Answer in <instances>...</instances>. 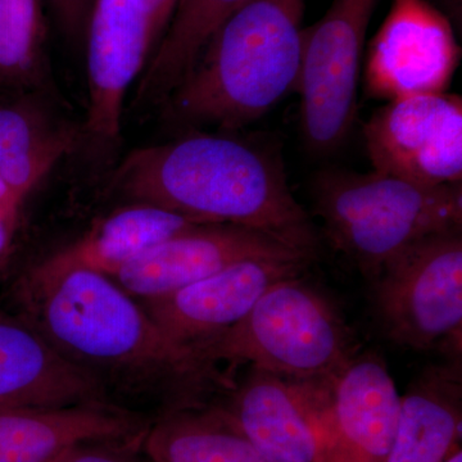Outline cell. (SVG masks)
<instances>
[{
	"label": "cell",
	"mask_w": 462,
	"mask_h": 462,
	"mask_svg": "<svg viewBox=\"0 0 462 462\" xmlns=\"http://www.w3.org/2000/svg\"><path fill=\"white\" fill-rule=\"evenodd\" d=\"M17 214L0 209V269L7 263L14 247Z\"/></svg>",
	"instance_id": "484cf974"
},
{
	"label": "cell",
	"mask_w": 462,
	"mask_h": 462,
	"mask_svg": "<svg viewBox=\"0 0 462 462\" xmlns=\"http://www.w3.org/2000/svg\"><path fill=\"white\" fill-rule=\"evenodd\" d=\"M149 427L115 403L0 409V462H50L78 443L129 439Z\"/></svg>",
	"instance_id": "2e32d148"
},
{
	"label": "cell",
	"mask_w": 462,
	"mask_h": 462,
	"mask_svg": "<svg viewBox=\"0 0 462 462\" xmlns=\"http://www.w3.org/2000/svg\"><path fill=\"white\" fill-rule=\"evenodd\" d=\"M216 406L269 462H329L321 380L298 382L252 367Z\"/></svg>",
	"instance_id": "30bf717a"
},
{
	"label": "cell",
	"mask_w": 462,
	"mask_h": 462,
	"mask_svg": "<svg viewBox=\"0 0 462 462\" xmlns=\"http://www.w3.org/2000/svg\"><path fill=\"white\" fill-rule=\"evenodd\" d=\"M93 0H48L58 25L69 41L79 42L88 32Z\"/></svg>",
	"instance_id": "cb8c5ba5"
},
{
	"label": "cell",
	"mask_w": 462,
	"mask_h": 462,
	"mask_svg": "<svg viewBox=\"0 0 462 462\" xmlns=\"http://www.w3.org/2000/svg\"><path fill=\"white\" fill-rule=\"evenodd\" d=\"M364 141L376 171L425 185L461 182V97L389 100L365 124Z\"/></svg>",
	"instance_id": "ba28073f"
},
{
	"label": "cell",
	"mask_w": 462,
	"mask_h": 462,
	"mask_svg": "<svg viewBox=\"0 0 462 462\" xmlns=\"http://www.w3.org/2000/svg\"><path fill=\"white\" fill-rule=\"evenodd\" d=\"M460 60V45L442 12L427 0H393L367 50L365 91L387 102L446 93Z\"/></svg>",
	"instance_id": "9c48e42d"
},
{
	"label": "cell",
	"mask_w": 462,
	"mask_h": 462,
	"mask_svg": "<svg viewBox=\"0 0 462 462\" xmlns=\"http://www.w3.org/2000/svg\"><path fill=\"white\" fill-rule=\"evenodd\" d=\"M83 133L35 108H0V179L23 202Z\"/></svg>",
	"instance_id": "44dd1931"
},
{
	"label": "cell",
	"mask_w": 462,
	"mask_h": 462,
	"mask_svg": "<svg viewBox=\"0 0 462 462\" xmlns=\"http://www.w3.org/2000/svg\"><path fill=\"white\" fill-rule=\"evenodd\" d=\"M143 448L152 462H269L216 407L194 404L151 424Z\"/></svg>",
	"instance_id": "d6986e66"
},
{
	"label": "cell",
	"mask_w": 462,
	"mask_h": 462,
	"mask_svg": "<svg viewBox=\"0 0 462 462\" xmlns=\"http://www.w3.org/2000/svg\"><path fill=\"white\" fill-rule=\"evenodd\" d=\"M87 35L89 108L81 133L107 151L118 144L127 90L154 44L141 0H93Z\"/></svg>",
	"instance_id": "7c38bea8"
},
{
	"label": "cell",
	"mask_w": 462,
	"mask_h": 462,
	"mask_svg": "<svg viewBox=\"0 0 462 462\" xmlns=\"http://www.w3.org/2000/svg\"><path fill=\"white\" fill-rule=\"evenodd\" d=\"M443 462H462V451L461 448L455 449L448 457Z\"/></svg>",
	"instance_id": "83f0119b"
},
{
	"label": "cell",
	"mask_w": 462,
	"mask_h": 462,
	"mask_svg": "<svg viewBox=\"0 0 462 462\" xmlns=\"http://www.w3.org/2000/svg\"><path fill=\"white\" fill-rule=\"evenodd\" d=\"M193 348L211 365L251 364L298 382L330 378L357 354L338 307L302 275L275 282L238 324Z\"/></svg>",
	"instance_id": "5b68a950"
},
{
	"label": "cell",
	"mask_w": 462,
	"mask_h": 462,
	"mask_svg": "<svg viewBox=\"0 0 462 462\" xmlns=\"http://www.w3.org/2000/svg\"><path fill=\"white\" fill-rule=\"evenodd\" d=\"M245 2L248 0H178L171 23L149 60L134 106L145 108L165 102L216 30Z\"/></svg>",
	"instance_id": "ffe728a7"
},
{
	"label": "cell",
	"mask_w": 462,
	"mask_h": 462,
	"mask_svg": "<svg viewBox=\"0 0 462 462\" xmlns=\"http://www.w3.org/2000/svg\"><path fill=\"white\" fill-rule=\"evenodd\" d=\"M141 2L147 14L152 41L156 51L157 45L160 44L167 27L171 23L178 0H141Z\"/></svg>",
	"instance_id": "d4e9b609"
},
{
	"label": "cell",
	"mask_w": 462,
	"mask_h": 462,
	"mask_svg": "<svg viewBox=\"0 0 462 462\" xmlns=\"http://www.w3.org/2000/svg\"><path fill=\"white\" fill-rule=\"evenodd\" d=\"M202 223L162 207L136 203L100 218L74 245L33 267L30 279H51L71 270L111 278L125 264L165 240Z\"/></svg>",
	"instance_id": "e0dca14e"
},
{
	"label": "cell",
	"mask_w": 462,
	"mask_h": 462,
	"mask_svg": "<svg viewBox=\"0 0 462 462\" xmlns=\"http://www.w3.org/2000/svg\"><path fill=\"white\" fill-rule=\"evenodd\" d=\"M380 0H333L305 29L300 129L310 151L330 153L345 143L357 115L365 38Z\"/></svg>",
	"instance_id": "52a82bcc"
},
{
	"label": "cell",
	"mask_w": 462,
	"mask_h": 462,
	"mask_svg": "<svg viewBox=\"0 0 462 462\" xmlns=\"http://www.w3.org/2000/svg\"><path fill=\"white\" fill-rule=\"evenodd\" d=\"M144 437L78 443L50 462H152L143 448Z\"/></svg>",
	"instance_id": "603a6c76"
},
{
	"label": "cell",
	"mask_w": 462,
	"mask_h": 462,
	"mask_svg": "<svg viewBox=\"0 0 462 462\" xmlns=\"http://www.w3.org/2000/svg\"><path fill=\"white\" fill-rule=\"evenodd\" d=\"M20 205L21 200L12 193L5 181L0 179V209L11 212V214H17Z\"/></svg>",
	"instance_id": "4316f807"
},
{
	"label": "cell",
	"mask_w": 462,
	"mask_h": 462,
	"mask_svg": "<svg viewBox=\"0 0 462 462\" xmlns=\"http://www.w3.org/2000/svg\"><path fill=\"white\" fill-rule=\"evenodd\" d=\"M311 261L254 258L230 264L166 296L142 300L152 320L181 346H196L238 324L264 291L302 275Z\"/></svg>",
	"instance_id": "5bb4252c"
},
{
	"label": "cell",
	"mask_w": 462,
	"mask_h": 462,
	"mask_svg": "<svg viewBox=\"0 0 462 462\" xmlns=\"http://www.w3.org/2000/svg\"><path fill=\"white\" fill-rule=\"evenodd\" d=\"M23 319L67 360L107 388H178L199 393L227 384L193 346L173 342L135 298L107 275L71 270L51 279L23 278L17 288Z\"/></svg>",
	"instance_id": "7a4b0ae2"
},
{
	"label": "cell",
	"mask_w": 462,
	"mask_h": 462,
	"mask_svg": "<svg viewBox=\"0 0 462 462\" xmlns=\"http://www.w3.org/2000/svg\"><path fill=\"white\" fill-rule=\"evenodd\" d=\"M325 239L374 281L413 243L462 227L461 182L425 185L376 171L322 170L312 184Z\"/></svg>",
	"instance_id": "277c9868"
},
{
	"label": "cell",
	"mask_w": 462,
	"mask_h": 462,
	"mask_svg": "<svg viewBox=\"0 0 462 462\" xmlns=\"http://www.w3.org/2000/svg\"><path fill=\"white\" fill-rule=\"evenodd\" d=\"M111 188L199 223L258 231L312 258L320 248V234L291 193L281 156L258 143L193 134L141 148L116 169Z\"/></svg>",
	"instance_id": "6da1fadb"
},
{
	"label": "cell",
	"mask_w": 462,
	"mask_h": 462,
	"mask_svg": "<svg viewBox=\"0 0 462 462\" xmlns=\"http://www.w3.org/2000/svg\"><path fill=\"white\" fill-rule=\"evenodd\" d=\"M307 0H248L211 36L162 103L170 123L236 132L296 90Z\"/></svg>",
	"instance_id": "3957f363"
},
{
	"label": "cell",
	"mask_w": 462,
	"mask_h": 462,
	"mask_svg": "<svg viewBox=\"0 0 462 462\" xmlns=\"http://www.w3.org/2000/svg\"><path fill=\"white\" fill-rule=\"evenodd\" d=\"M44 44L42 0H0V76L42 85Z\"/></svg>",
	"instance_id": "7402d4cb"
},
{
	"label": "cell",
	"mask_w": 462,
	"mask_h": 462,
	"mask_svg": "<svg viewBox=\"0 0 462 462\" xmlns=\"http://www.w3.org/2000/svg\"><path fill=\"white\" fill-rule=\"evenodd\" d=\"M109 402L107 388L67 360L23 316H0V409Z\"/></svg>",
	"instance_id": "9a60e30c"
},
{
	"label": "cell",
	"mask_w": 462,
	"mask_h": 462,
	"mask_svg": "<svg viewBox=\"0 0 462 462\" xmlns=\"http://www.w3.org/2000/svg\"><path fill=\"white\" fill-rule=\"evenodd\" d=\"M321 412L329 462L387 461L401 394L384 360L356 354L322 380Z\"/></svg>",
	"instance_id": "4fadbf2b"
},
{
	"label": "cell",
	"mask_w": 462,
	"mask_h": 462,
	"mask_svg": "<svg viewBox=\"0 0 462 462\" xmlns=\"http://www.w3.org/2000/svg\"><path fill=\"white\" fill-rule=\"evenodd\" d=\"M376 314L392 342L461 355L462 227L431 234L392 258L373 281Z\"/></svg>",
	"instance_id": "8992f818"
},
{
	"label": "cell",
	"mask_w": 462,
	"mask_h": 462,
	"mask_svg": "<svg viewBox=\"0 0 462 462\" xmlns=\"http://www.w3.org/2000/svg\"><path fill=\"white\" fill-rule=\"evenodd\" d=\"M461 357L428 367L401 396L385 462H443L461 448Z\"/></svg>",
	"instance_id": "ac0fdd59"
},
{
	"label": "cell",
	"mask_w": 462,
	"mask_h": 462,
	"mask_svg": "<svg viewBox=\"0 0 462 462\" xmlns=\"http://www.w3.org/2000/svg\"><path fill=\"white\" fill-rule=\"evenodd\" d=\"M314 258L258 231L229 224H202L154 245L125 264L112 281L141 300L166 296L240 261Z\"/></svg>",
	"instance_id": "8fae6325"
}]
</instances>
